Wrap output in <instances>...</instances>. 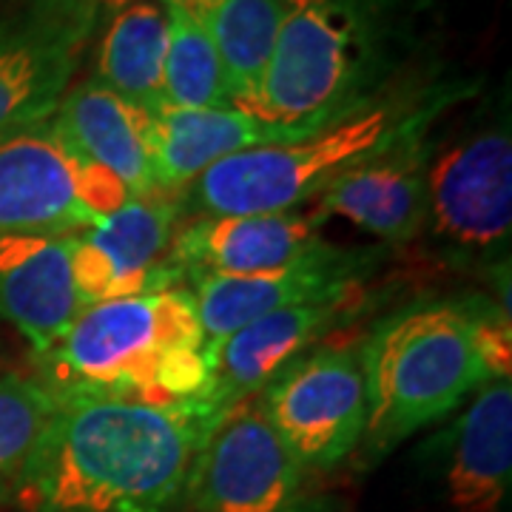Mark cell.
Segmentation results:
<instances>
[{"label":"cell","instance_id":"4","mask_svg":"<svg viewBox=\"0 0 512 512\" xmlns=\"http://www.w3.org/2000/svg\"><path fill=\"white\" fill-rule=\"evenodd\" d=\"M433 117L436 106L402 111L393 103H367L319 131L225 157L188 185L177 202L183 217L296 211L319 200L345 171Z\"/></svg>","mask_w":512,"mask_h":512},{"label":"cell","instance_id":"7","mask_svg":"<svg viewBox=\"0 0 512 512\" xmlns=\"http://www.w3.org/2000/svg\"><path fill=\"white\" fill-rule=\"evenodd\" d=\"M256 399L208 433L185 484L183 512H333Z\"/></svg>","mask_w":512,"mask_h":512},{"label":"cell","instance_id":"22","mask_svg":"<svg viewBox=\"0 0 512 512\" xmlns=\"http://www.w3.org/2000/svg\"><path fill=\"white\" fill-rule=\"evenodd\" d=\"M168 6V49L163 69V106L171 109H231L225 72L214 40L191 9Z\"/></svg>","mask_w":512,"mask_h":512},{"label":"cell","instance_id":"11","mask_svg":"<svg viewBox=\"0 0 512 512\" xmlns=\"http://www.w3.org/2000/svg\"><path fill=\"white\" fill-rule=\"evenodd\" d=\"M362 299V291H353L291 305L222 339L208 350L211 384L194 413L214 430L228 410L254 399L282 367L353 319L362 308Z\"/></svg>","mask_w":512,"mask_h":512},{"label":"cell","instance_id":"15","mask_svg":"<svg viewBox=\"0 0 512 512\" xmlns=\"http://www.w3.org/2000/svg\"><path fill=\"white\" fill-rule=\"evenodd\" d=\"M427 123L410 128L396 143L345 171L319 197V211L353 222L384 242L419 237L427 225Z\"/></svg>","mask_w":512,"mask_h":512},{"label":"cell","instance_id":"9","mask_svg":"<svg viewBox=\"0 0 512 512\" xmlns=\"http://www.w3.org/2000/svg\"><path fill=\"white\" fill-rule=\"evenodd\" d=\"M94 0H43L0 18V137L49 123L72 89Z\"/></svg>","mask_w":512,"mask_h":512},{"label":"cell","instance_id":"20","mask_svg":"<svg viewBox=\"0 0 512 512\" xmlns=\"http://www.w3.org/2000/svg\"><path fill=\"white\" fill-rule=\"evenodd\" d=\"M168 49L165 0H131L114 9L97 49V80L137 109L163 106V69Z\"/></svg>","mask_w":512,"mask_h":512},{"label":"cell","instance_id":"10","mask_svg":"<svg viewBox=\"0 0 512 512\" xmlns=\"http://www.w3.org/2000/svg\"><path fill=\"white\" fill-rule=\"evenodd\" d=\"M177 197H128L86 231L69 237L74 288L83 308L180 288L168 248L183 222Z\"/></svg>","mask_w":512,"mask_h":512},{"label":"cell","instance_id":"1","mask_svg":"<svg viewBox=\"0 0 512 512\" xmlns=\"http://www.w3.org/2000/svg\"><path fill=\"white\" fill-rule=\"evenodd\" d=\"M211 427L185 404L57 399L12 512H183Z\"/></svg>","mask_w":512,"mask_h":512},{"label":"cell","instance_id":"24","mask_svg":"<svg viewBox=\"0 0 512 512\" xmlns=\"http://www.w3.org/2000/svg\"><path fill=\"white\" fill-rule=\"evenodd\" d=\"M470 322H473V339L481 365L487 370L490 382H510L512 376V325L507 305H493L484 296L464 299Z\"/></svg>","mask_w":512,"mask_h":512},{"label":"cell","instance_id":"6","mask_svg":"<svg viewBox=\"0 0 512 512\" xmlns=\"http://www.w3.org/2000/svg\"><path fill=\"white\" fill-rule=\"evenodd\" d=\"M293 458L330 473L356 456L365 436L367 399L362 342H319L285 365L254 396Z\"/></svg>","mask_w":512,"mask_h":512},{"label":"cell","instance_id":"14","mask_svg":"<svg viewBox=\"0 0 512 512\" xmlns=\"http://www.w3.org/2000/svg\"><path fill=\"white\" fill-rule=\"evenodd\" d=\"M365 279L367 256L362 251H345L322 239L311 254L291 265L265 274L202 279L188 291L197 305L205 348L211 350L231 333L268 313L302 302L330 299L339 293L362 291Z\"/></svg>","mask_w":512,"mask_h":512},{"label":"cell","instance_id":"23","mask_svg":"<svg viewBox=\"0 0 512 512\" xmlns=\"http://www.w3.org/2000/svg\"><path fill=\"white\" fill-rule=\"evenodd\" d=\"M55 410L57 396L35 373L0 370V507H9Z\"/></svg>","mask_w":512,"mask_h":512},{"label":"cell","instance_id":"5","mask_svg":"<svg viewBox=\"0 0 512 512\" xmlns=\"http://www.w3.org/2000/svg\"><path fill=\"white\" fill-rule=\"evenodd\" d=\"M373 20L362 0H285L254 117L311 134L367 106Z\"/></svg>","mask_w":512,"mask_h":512},{"label":"cell","instance_id":"16","mask_svg":"<svg viewBox=\"0 0 512 512\" xmlns=\"http://www.w3.org/2000/svg\"><path fill=\"white\" fill-rule=\"evenodd\" d=\"M49 123L77 160L106 171L126 188L128 197L160 194L148 111L131 106L97 77L74 83Z\"/></svg>","mask_w":512,"mask_h":512},{"label":"cell","instance_id":"21","mask_svg":"<svg viewBox=\"0 0 512 512\" xmlns=\"http://www.w3.org/2000/svg\"><path fill=\"white\" fill-rule=\"evenodd\" d=\"M205 23L234 106L254 114L274 55L285 0H177Z\"/></svg>","mask_w":512,"mask_h":512},{"label":"cell","instance_id":"17","mask_svg":"<svg viewBox=\"0 0 512 512\" xmlns=\"http://www.w3.org/2000/svg\"><path fill=\"white\" fill-rule=\"evenodd\" d=\"M80 311L69 237L0 234V325L18 330L32 353L43 356Z\"/></svg>","mask_w":512,"mask_h":512},{"label":"cell","instance_id":"8","mask_svg":"<svg viewBox=\"0 0 512 512\" xmlns=\"http://www.w3.org/2000/svg\"><path fill=\"white\" fill-rule=\"evenodd\" d=\"M126 200V188L77 160L52 123L0 137V234L74 237Z\"/></svg>","mask_w":512,"mask_h":512},{"label":"cell","instance_id":"2","mask_svg":"<svg viewBox=\"0 0 512 512\" xmlns=\"http://www.w3.org/2000/svg\"><path fill=\"white\" fill-rule=\"evenodd\" d=\"M35 376L57 399H126L197 407L211 367L188 288L89 305L55 348L35 356Z\"/></svg>","mask_w":512,"mask_h":512},{"label":"cell","instance_id":"25","mask_svg":"<svg viewBox=\"0 0 512 512\" xmlns=\"http://www.w3.org/2000/svg\"><path fill=\"white\" fill-rule=\"evenodd\" d=\"M100 3H106V6H123V3H131V0H100ZM165 3H177V0H165Z\"/></svg>","mask_w":512,"mask_h":512},{"label":"cell","instance_id":"13","mask_svg":"<svg viewBox=\"0 0 512 512\" xmlns=\"http://www.w3.org/2000/svg\"><path fill=\"white\" fill-rule=\"evenodd\" d=\"M427 220L458 248L487 251L512 231V140L504 128L441 151L427 165Z\"/></svg>","mask_w":512,"mask_h":512},{"label":"cell","instance_id":"18","mask_svg":"<svg viewBox=\"0 0 512 512\" xmlns=\"http://www.w3.org/2000/svg\"><path fill=\"white\" fill-rule=\"evenodd\" d=\"M151 157L160 194L180 197L211 165L239 151L296 134L282 131L248 111L237 109H171L160 106L148 114ZM302 137V134H299Z\"/></svg>","mask_w":512,"mask_h":512},{"label":"cell","instance_id":"12","mask_svg":"<svg viewBox=\"0 0 512 512\" xmlns=\"http://www.w3.org/2000/svg\"><path fill=\"white\" fill-rule=\"evenodd\" d=\"M322 211L202 214L185 217L168 248L177 285L217 276H251L291 265L322 242Z\"/></svg>","mask_w":512,"mask_h":512},{"label":"cell","instance_id":"19","mask_svg":"<svg viewBox=\"0 0 512 512\" xmlns=\"http://www.w3.org/2000/svg\"><path fill=\"white\" fill-rule=\"evenodd\" d=\"M512 487V384L490 382L456 421L444 493L456 512H501Z\"/></svg>","mask_w":512,"mask_h":512},{"label":"cell","instance_id":"3","mask_svg":"<svg viewBox=\"0 0 512 512\" xmlns=\"http://www.w3.org/2000/svg\"><path fill=\"white\" fill-rule=\"evenodd\" d=\"M367 421L356 456L376 464L490 384L461 299L413 302L362 339Z\"/></svg>","mask_w":512,"mask_h":512}]
</instances>
